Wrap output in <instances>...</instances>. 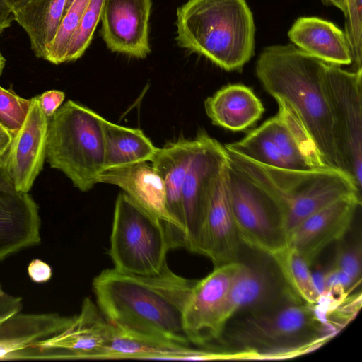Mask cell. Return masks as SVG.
<instances>
[{
  "label": "cell",
  "instance_id": "cell-1",
  "mask_svg": "<svg viewBox=\"0 0 362 362\" xmlns=\"http://www.w3.org/2000/svg\"><path fill=\"white\" fill-rule=\"evenodd\" d=\"M196 281L176 274L168 264L150 275L112 268L94 278L93 291L100 313L117 330L190 344L183 315Z\"/></svg>",
  "mask_w": 362,
  "mask_h": 362
},
{
  "label": "cell",
  "instance_id": "cell-2",
  "mask_svg": "<svg viewBox=\"0 0 362 362\" xmlns=\"http://www.w3.org/2000/svg\"><path fill=\"white\" fill-rule=\"evenodd\" d=\"M325 66L293 45H272L259 55L256 74L270 95L292 110L324 164L346 173L325 86Z\"/></svg>",
  "mask_w": 362,
  "mask_h": 362
},
{
  "label": "cell",
  "instance_id": "cell-3",
  "mask_svg": "<svg viewBox=\"0 0 362 362\" xmlns=\"http://www.w3.org/2000/svg\"><path fill=\"white\" fill-rule=\"evenodd\" d=\"M317 305L296 299L238 313L217 342L223 351H251L258 359L299 356L318 348L334 333Z\"/></svg>",
  "mask_w": 362,
  "mask_h": 362
},
{
  "label": "cell",
  "instance_id": "cell-4",
  "mask_svg": "<svg viewBox=\"0 0 362 362\" xmlns=\"http://www.w3.org/2000/svg\"><path fill=\"white\" fill-rule=\"evenodd\" d=\"M228 165L274 205L287 237L305 218L327 205L361 190L345 173L330 168L293 170L266 165L226 148Z\"/></svg>",
  "mask_w": 362,
  "mask_h": 362
},
{
  "label": "cell",
  "instance_id": "cell-5",
  "mask_svg": "<svg viewBox=\"0 0 362 362\" xmlns=\"http://www.w3.org/2000/svg\"><path fill=\"white\" fill-rule=\"evenodd\" d=\"M178 46L237 71L251 59L255 26L245 0H188L177 9Z\"/></svg>",
  "mask_w": 362,
  "mask_h": 362
},
{
  "label": "cell",
  "instance_id": "cell-6",
  "mask_svg": "<svg viewBox=\"0 0 362 362\" xmlns=\"http://www.w3.org/2000/svg\"><path fill=\"white\" fill-rule=\"evenodd\" d=\"M103 117L69 100L49 118L46 158L81 192L91 189L104 167Z\"/></svg>",
  "mask_w": 362,
  "mask_h": 362
},
{
  "label": "cell",
  "instance_id": "cell-7",
  "mask_svg": "<svg viewBox=\"0 0 362 362\" xmlns=\"http://www.w3.org/2000/svg\"><path fill=\"white\" fill-rule=\"evenodd\" d=\"M172 249L165 224L124 192L115 204L109 255L114 269L150 275L160 272Z\"/></svg>",
  "mask_w": 362,
  "mask_h": 362
},
{
  "label": "cell",
  "instance_id": "cell-8",
  "mask_svg": "<svg viewBox=\"0 0 362 362\" xmlns=\"http://www.w3.org/2000/svg\"><path fill=\"white\" fill-rule=\"evenodd\" d=\"M324 81L346 173L361 190L362 69L349 71L326 63Z\"/></svg>",
  "mask_w": 362,
  "mask_h": 362
},
{
  "label": "cell",
  "instance_id": "cell-9",
  "mask_svg": "<svg viewBox=\"0 0 362 362\" xmlns=\"http://www.w3.org/2000/svg\"><path fill=\"white\" fill-rule=\"evenodd\" d=\"M228 189L238 235L243 245L270 255L287 245L274 205L228 164Z\"/></svg>",
  "mask_w": 362,
  "mask_h": 362
},
{
  "label": "cell",
  "instance_id": "cell-10",
  "mask_svg": "<svg viewBox=\"0 0 362 362\" xmlns=\"http://www.w3.org/2000/svg\"><path fill=\"white\" fill-rule=\"evenodd\" d=\"M250 250L249 257L244 260L240 257V269L232 283L220 316L221 334L228 320L238 313L300 300L287 284L274 259L268 254Z\"/></svg>",
  "mask_w": 362,
  "mask_h": 362
},
{
  "label": "cell",
  "instance_id": "cell-11",
  "mask_svg": "<svg viewBox=\"0 0 362 362\" xmlns=\"http://www.w3.org/2000/svg\"><path fill=\"white\" fill-rule=\"evenodd\" d=\"M196 138L197 146L182 190L185 247L194 253L210 194L227 165L224 145L204 130L198 132Z\"/></svg>",
  "mask_w": 362,
  "mask_h": 362
},
{
  "label": "cell",
  "instance_id": "cell-12",
  "mask_svg": "<svg viewBox=\"0 0 362 362\" xmlns=\"http://www.w3.org/2000/svg\"><path fill=\"white\" fill-rule=\"evenodd\" d=\"M240 267V259L214 267L206 276L196 281L183 315V330L190 344L206 346L219 340L220 316Z\"/></svg>",
  "mask_w": 362,
  "mask_h": 362
},
{
  "label": "cell",
  "instance_id": "cell-13",
  "mask_svg": "<svg viewBox=\"0 0 362 362\" xmlns=\"http://www.w3.org/2000/svg\"><path fill=\"white\" fill-rule=\"evenodd\" d=\"M114 332L98 306L86 298L73 322L60 333L36 344L28 359H98Z\"/></svg>",
  "mask_w": 362,
  "mask_h": 362
},
{
  "label": "cell",
  "instance_id": "cell-14",
  "mask_svg": "<svg viewBox=\"0 0 362 362\" xmlns=\"http://www.w3.org/2000/svg\"><path fill=\"white\" fill-rule=\"evenodd\" d=\"M49 121L37 97L32 98L24 122L2 157L16 192L28 193L43 168Z\"/></svg>",
  "mask_w": 362,
  "mask_h": 362
},
{
  "label": "cell",
  "instance_id": "cell-15",
  "mask_svg": "<svg viewBox=\"0 0 362 362\" xmlns=\"http://www.w3.org/2000/svg\"><path fill=\"white\" fill-rule=\"evenodd\" d=\"M242 245L229 199L227 161L207 202L197 254L207 257L214 267H218L239 261Z\"/></svg>",
  "mask_w": 362,
  "mask_h": 362
},
{
  "label": "cell",
  "instance_id": "cell-16",
  "mask_svg": "<svg viewBox=\"0 0 362 362\" xmlns=\"http://www.w3.org/2000/svg\"><path fill=\"white\" fill-rule=\"evenodd\" d=\"M151 4V0H104L100 33L110 50L138 59L150 54Z\"/></svg>",
  "mask_w": 362,
  "mask_h": 362
},
{
  "label": "cell",
  "instance_id": "cell-17",
  "mask_svg": "<svg viewBox=\"0 0 362 362\" xmlns=\"http://www.w3.org/2000/svg\"><path fill=\"white\" fill-rule=\"evenodd\" d=\"M361 196L338 199L315 212L287 237V245L311 267L325 248L344 238L349 230Z\"/></svg>",
  "mask_w": 362,
  "mask_h": 362
},
{
  "label": "cell",
  "instance_id": "cell-18",
  "mask_svg": "<svg viewBox=\"0 0 362 362\" xmlns=\"http://www.w3.org/2000/svg\"><path fill=\"white\" fill-rule=\"evenodd\" d=\"M197 146L196 137L179 138L158 148L151 160V165L158 172L165 187L167 209L172 221V248L185 247L182 190Z\"/></svg>",
  "mask_w": 362,
  "mask_h": 362
},
{
  "label": "cell",
  "instance_id": "cell-19",
  "mask_svg": "<svg viewBox=\"0 0 362 362\" xmlns=\"http://www.w3.org/2000/svg\"><path fill=\"white\" fill-rule=\"evenodd\" d=\"M40 226L39 207L28 193L0 191V261L39 244Z\"/></svg>",
  "mask_w": 362,
  "mask_h": 362
},
{
  "label": "cell",
  "instance_id": "cell-20",
  "mask_svg": "<svg viewBox=\"0 0 362 362\" xmlns=\"http://www.w3.org/2000/svg\"><path fill=\"white\" fill-rule=\"evenodd\" d=\"M98 181L118 186L136 204L163 221L170 242L172 221L167 209L165 187L152 165L143 162L105 169L99 174Z\"/></svg>",
  "mask_w": 362,
  "mask_h": 362
},
{
  "label": "cell",
  "instance_id": "cell-21",
  "mask_svg": "<svg viewBox=\"0 0 362 362\" xmlns=\"http://www.w3.org/2000/svg\"><path fill=\"white\" fill-rule=\"evenodd\" d=\"M75 316L21 311L0 321V360L25 359L36 344L60 333Z\"/></svg>",
  "mask_w": 362,
  "mask_h": 362
},
{
  "label": "cell",
  "instance_id": "cell-22",
  "mask_svg": "<svg viewBox=\"0 0 362 362\" xmlns=\"http://www.w3.org/2000/svg\"><path fill=\"white\" fill-rule=\"evenodd\" d=\"M298 48L327 64H352L344 33L332 22L317 17L297 19L288 33Z\"/></svg>",
  "mask_w": 362,
  "mask_h": 362
},
{
  "label": "cell",
  "instance_id": "cell-23",
  "mask_svg": "<svg viewBox=\"0 0 362 362\" xmlns=\"http://www.w3.org/2000/svg\"><path fill=\"white\" fill-rule=\"evenodd\" d=\"M204 349L189 344L123 332H115L98 359L203 360Z\"/></svg>",
  "mask_w": 362,
  "mask_h": 362
},
{
  "label": "cell",
  "instance_id": "cell-24",
  "mask_svg": "<svg viewBox=\"0 0 362 362\" xmlns=\"http://www.w3.org/2000/svg\"><path fill=\"white\" fill-rule=\"evenodd\" d=\"M211 122L232 131H242L262 117L264 108L252 90L243 84L222 87L204 101Z\"/></svg>",
  "mask_w": 362,
  "mask_h": 362
},
{
  "label": "cell",
  "instance_id": "cell-25",
  "mask_svg": "<svg viewBox=\"0 0 362 362\" xmlns=\"http://www.w3.org/2000/svg\"><path fill=\"white\" fill-rule=\"evenodd\" d=\"M103 170L117 168L153 160L156 147L142 130L111 122L103 117Z\"/></svg>",
  "mask_w": 362,
  "mask_h": 362
},
{
  "label": "cell",
  "instance_id": "cell-26",
  "mask_svg": "<svg viewBox=\"0 0 362 362\" xmlns=\"http://www.w3.org/2000/svg\"><path fill=\"white\" fill-rule=\"evenodd\" d=\"M66 0H30L13 11L15 20L26 32L35 55L45 59L60 25Z\"/></svg>",
  "mask_w": 362,
  "mask_h": 362
},
{
  "label": "cell",
  "instance_id": "cell-27",
  "mask_svg": "<svg viewBox=\"0 0 362 362\" xmlns=\"http://www.w3.org/2000/svg\"><path fill=\"white\" fill-rule=\"evenodd\" d=\"M270 256L276 262L291 290L302 301L311 305L322 301V296L311 272V267L297 251L286 245Z\"/></svg>",
  "mask_w": 362,
  "mask_h": 362
},
{
  "label": "cell",
  "instance_id": "cell-28",
  "mask_svg": "<svg viewBox=\"0 0 362 362\" xmlns=\"http://www.w3.org/2000/svg\"><path fill=\"white\" fill-rule=\"evenodd\" d=\"M252 160L266 165L298 170L278 148L264 122L242 139L224 145Z\"/></svg>",
  "mask_w": 362,
  "mask_h": 362
},
{
  "label": "cell",
  "instance_id": "cell-29",
  "mask_svg": "<svg viewBox=\"0 0 362 362\" xmlns=\"http://www.w3.org/2000/svg\"><path fill=\"white\" fill-rule=\"evenodd\" d=\"M90 0H74L64 13L56 35L44 59L54 64L64 62L67 45L76 30Z\"/></svg>",
  "mask_w": 362,
  "mask_h": 362
},
{
  "label": "cell",
  "instance_id": "cell-30",
  "mask_svg": "<svg viewBox=\"0 0 362 362\" xmlns=\"http://www.w3.org/2000/svg\"><path fill=\"white\" fill-rule=\"evenodd\" d=\"M104 0H90L66 47L64 62L80 58L89 46L101 18Z\"/></svg>",
  "mask_w": 362,
  "mask_h": 362
},
{
  "label": "cell",
  "instance_id": "cell-31",
  "mask_svg": "<svg viewBox=\"0 0 362 362\" xmlns=\"http://www.w3.org/2000/svg\"><path fill=\"white\" fill-rule=\"evenodd\" d=\"M2 71H0V76ZM31 98L19 96L13 89L0 86V126L13 136L22 126L28 115Z\"/></svg>",
  "mask_w": 362,
  "mask_h": 362
},
{
  "label": "cell",
  "instance_id": "cell-32",
  "mask_svg": "<svg viewBox=\"0 0 362 362\" xmlns=\"http://www.w3.org/2000/svg\"><path fill=\"white\" fill-rule=\"evenodd\" d=\"M362 0H347L345 15V36L355 71L362 69Z\"/></svg>",
  "mask_w": 362,
  "mask_h": 362
},
{
  "label": "cell",
  "instance_id": "cell-33",
  "mask_svg": "<svg viewBox=\"0 0 362 362\" xmlns=\"http://www.w3.org/2000/svg\"><path fill=\"white\" fill-rule=\"evenodd\" d=\"M334 262V269L348 276L356 284L361 279L362 247L361 241L346 243L343 238L337 242Z\"/></svg>",
  "mask_w": 362,
  "mask_h": 362
},
{
  "label": "cell",
  "instance_id": "cell-34",
  "mask_svg": "<svg viewBox=\"0 0 362 362\" xmlns=\"http://www.w3.org/2000/svg\"><path fill=\"white\" fill-rule=\"evenodd\" d=\"M37 97L43 112L50 118L61 107L65 98V94L61 90H49Z\"/></svg>",
  "mask_w": 362,
  "mask_h": 362
},
{
  "label": "cell",
  "instance_id": "cell-35",
  "mask_svg": "<svg viewBox=\"0 0 362 362\" xmlns=\"http://www.w3.org/2000/svg\"><path fill=\"white\" fill-rule=\"evenodd\" d=\"M27 270L29 277L35 283L47 282L52 276L51 267L40 259L32 260Z\"/></svg>",
  "mask_w": 362,
  "mask_h": 362
},
{
  "label": "cell",
  "instance_id": "cell-36",
  "mask_svg": "<svg viewBox=\"0 0 362 362\" xmlns=\"http://www.w3.org/2000/svg\"><path fill=\"white\" fill-rule=\"evenodd\" d=\"M13 20V11L7 0H0V32L8 28Z\"/></svg>",
  "mask_w": 362,
  "mask_h": 362
},
{
  "label": "cell",
  "instance_id": "cell-37",
  "mask_svg": "<svg viewBox=\"0 0 362 362\" xmlns=\"http://www.w3.org/2000/svg\"><path fill=\"white\" fill-rule=\"evenodd\" d=\"M22 304L21 298L6 293L0 286V310Z\"/></svg>",
  "mask_w": 362,
  "mask_h": 362
},
{
  "label": "cell",
  "instance_id": "cell-38",
  "mask_svg": "<svg viewBox=\"0 0 362 362\" xmlns=\"http://www.w3.org/2000/svg\"><path fill=\"white\" fill-rule=\"evenodd\" d=\"M0 191H16L14 189L11 180L5 169L2 158L0 160Z\"/></svg>",
  "mask_w": 362,
  "mask_h": 362
},
{
  "label": "cell",
  "instance_id": "cell-39",
  "mask_svg": "<svg viewBox=\"0 0 362 362\" xmlns=\"http://www.w3.org/2000/svg\"><path fill=\"white\" fill-rule=\"evenodd\" d=\"M11 140L12 136L0 126V160L6 153Z\"/></svg>",
  "mask_w": 362,
  "mask_h": 362
},
{
  "label": "cell",
  "instance_id": "cell-40",
  "mask_svg": "<svg viewBox=\"0 0 362 362\" xmlns=\"http://www.w3.org/2000/svg\"><path fill=\"white\" fill-rule=\"evenodd\" d=\"M22 308L23 304L0 310V321L16 313L20 312L22 310Z\"/></svg>",
  "mask_w": 362,
  "mask_h": 362
},
{
  "label": "cell",
  "instance_id": "cell-41",
  "mask_svg": "<svg viewBox=\"0 0 362 362\" xmlns=\"http://www.w3.org/2000/svg\"><path fill=\"white\" fill-rule=\"evenodd\" d=\"M323 1L326 2L327 4H332L340 10H341L343 12L346 9L347 0H322Z\"/></svg>",
  "mask_w": 362,
  "mask_h": 362
},
{
  "label": "cell",
  "instance_id": "cell-42",
  "mask_svg": "<svg viewBox=\"0 0 362 362\" xmlns=\"http://www.w3.org/2000/svg\"><path fill=\"white\" fill-rule=\"evenodd\" d=\"M30 0H7L12 11L17 10L24 6Z\"/></svg>",
  "mask_w": 362,
  "mask_h": 362
},
{
  "label": "cell",
  "instance_id": "cell-43",
  "mask_svg": "<svg viewBox=\"0 0 362 362\" xmlns=\"http://www.w3.org/2000/svg\"><path fill=\"white\" fill-rule=\"evenodd\" d=\"M1 33L0 32V35ZM6 64V59L0 51V71H2Z\"/></svg>",
  "mask_w": 362,
  "mask_h": 362
},
{
  "label": "cell",
  "instance_id": "cell-44",
  "mask_svg": "<svg viewBox=\"0 0 362 362\" xmlns=\"http://www.w3.org/2000/svg\"><path fill=\"white\" fill-rule=\"evenodd\" d=\"M74 0H66V4H65V7H64V13L66 11V9L69 7V6L71 5V4L72 3ZM64 14V13H63Z\"/></svg>",
  "mask_w": 362,
  "mask_h": 362
}]
</instances>
